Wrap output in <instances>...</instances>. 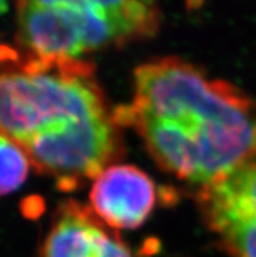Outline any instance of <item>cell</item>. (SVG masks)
I'll return each instance as SVG.
<instances>
[{
	"label": "cell",
	"mask_w": 256,
	"mask_h": 257,
	"mask_svg": "<svg viewBox=\"0 0 256 257\" xmlns=\"http://www.w3.org/2000/svg\"><path fill=\"white\" fill-rule=\"evenodd\" d=\"M177 179L205 186L256 157V101L196 65L169 56L137 67L133 97L114 110Z\"/></svg>",
	"instance_id": "cell-1"
},
{
	"label": "cell",
	"mask_w": 256,
	"mask_h": 257,
	"mask_svg": "<svg viewBox=\"0 0 256 257\" xmlns=\"http://www.w3.org/2000/svg\"><path fill=\"white\" fill-rule=\"evenodd\" d=\"M0 132L39 174L71 169L120 132L87 59L24 58L0 45Z\"/></svg>",
	"instance_id": "cell-2"
},
{
	"label": "cell",
	"mask_w": 256,
	"mask_h": 257,
	"mask_svg": "<svg viewBox=\"0 0 256 257\" xmlns=\"http://www.w3.org/2000/svg\"><path fill=\"white\" fill-rule=\"evenodd\" d=\"M196 205L227 257H256V157L199 187Z\"/></svg>",
	"instance_id": "cell-3"
},
{
	"label": "cell",
	"mask_w": 256,
	"mask_h": 257,
	"mask_svg": "<svg viewBox=\"0 0 256 257\" xmlns=\"http://www.w3.org/2000/svg\"><path fill=\"white\" fill-rule=\"evenodd\" d=\"M158 193L148 174L132 165H111L93 179V213L113 230H133L154 210Z\"/></svg>",
	"instance_id": "cell-4"
},
{
	"label": "cell",
	"mask_w": 256,
	"mask_h": 257,
	"mask_svg": "<svg viewBox=\"0 0 256 257\" xmlns=\"http://www.w3.org/2000/svg\"><path fill=\"white\" fill-rule=\"evenodd\" d=\"M89 206L67 200L56 209L42 257H136Z\"/></svg>",
	"instance_id": "cell-5"
},
{
	"label": "cell",
	"mask_w": 256,
	"mask_h": 257,
	"mask_svg": "<svg viewBox=\"0 0 256 257\" xmlns=\"http://www.w3.org/2000/svg\"><path fill=\"white\" fill-rule=\"evenodd\" d=\"M32 163L23 147L0 132V196L19 189L25 183Z\"/></svg>",
	"instance_id": "cell-6"
},
{
	"label": "cell",
	"mask_w": 256,
	"mask_h": 257,
	"mask_svg": "<svg viewBox=\"0 0 256 257\" xmlns=\"http://www.w3.org/2000/svg\"><path fill=\"white\" fill-rule=\"evenodd\" d=\"M203 2H204V0H188V7L194 10V8H198V7H200L201 4H203Z\"/></svg>",
	"instance_id": "cell-7"
}]
</instances>
